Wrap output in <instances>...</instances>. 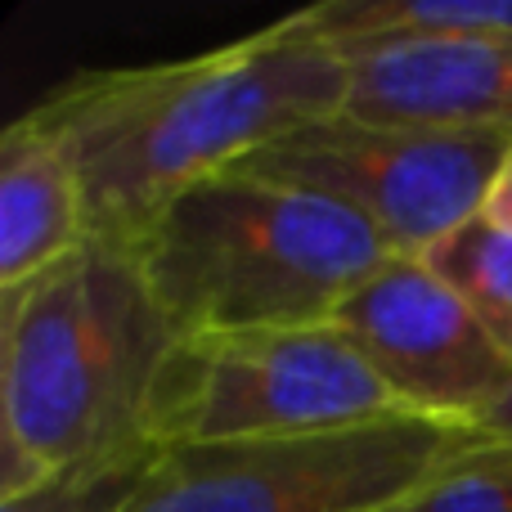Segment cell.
Wrapping results in <instances>:
<instances>
[{"mask_svg": "<svg viewBox=\"0 0 512 512\" xmlns=\"http://www.w3.org/2000/svg\"><path fill=\"white\" fill-rule=\"evenodd\" d=\"M508 153L512 131L378 126L333 113L270 140L221 176L328 198L369 221L391 252L423 256L481 216Z\"/></svg>", "mask_w": 512, "mask_h": 512, "instance_id": "6", "label": "cell"}, {"mask_svg": "<svg viewBox=\"0 0 512 512\" xmlns=\"http://www.w3.org/2000/svg\"><path fill=\"white\" fill-rule=\"evenodd\" d=\"M481 216H486L490 225H499V230H508V234H512V153L504 158V167H499L495 185H490Z\"/></svg>", "mask_w": 512, "mask_h": 512, "instance_id": "14", "label": "cell"}, {"mask_svg": "<svg viewBox=\"0 0 512 512\" xmlns=\"http://www.w3.org/2000/svg\"><path fill=\"white\" fill-rule=\"evenodd\" d=\"M279 23L292 36L333 45L337 54L512 41V0H324Z\"/></svg>", "mask_w": 512, "mask_h": 512, "instance_id": "10", "label": "cell"}, {"mask_svg": "<svg viewBox=\"0 0 512 512\" xmlns=\"http://www.w3.org/2000/svg\"><path fill=\"white\" fill-rule=\"evenodd\" d=\"M328 324L409 418L472 427L512 382V351L423 256H387Z\"/></svg>", "mask_w": 512, "mask_h": 512, "instance_id": "7", "label": "cell"}, {"mask_svg": "<svg viewBox=\"0 0 512 512\" xmlns=\"http://www.w3.org/2000/svg\"><path fill=\"white\" fill-rule=\"evenodd\" d=\"M162 459L158 441L126 445L113 454L68 463V468L41 477L32 490L0 499V512H122L149 481L153 463Z\"/></svg>", "mask_w": 512, "mask_h": 512, "instance_id": "12", "label": "cell"}, {"mask_svg": "<svg viewBox=\"0 0 512 512\" xmlns=\"http://www.w3.org/2000/svg\"><path fill=\"white\" fill-rule=\"evenodd\" d=\"M90 239L86 194L63 149L18 113L0 131V288L50 270Z\"/></svg>", "mask_w": 512, "mask_h": 512, "instance_id": "9", "label": "cell"}, {"mask_svg": "<svg viewBox=\"0 0 512 512\" xmlns=\"http://www.w3.org/2000/svg\"><path fill=\"white\" fill-rule=\"evenodd\" d=\"M346 95L333 45L270 23L194 59L72 72L27 113L77 171L90 234L135 239L171 198L342 113Z\"/></svg>", "mask_w": 512, "mask_h": 512, "instance_id": "1", "label": "cell"}, {"mask_svg": "<svg viewBox=\"0 0 512 512\" xmlns=\"http://www.w3.org/2000/svg\"><path fill=\"white\" fill-rule=\"evenodd\" d=\"M423 261L463 292L499 346L512 351V234L490 225L486 216H472L432 252H423Z\"/></svg>", "mask_w": 512, "mask_h": 512, "instance_id": "11", "label": "cell"}, {"mask_svg": "<svg viewBox=\"0 0 512 512\" xmlns=\"http://www.w3.org/2000/svg\"><path fill=\"white\" fill-rule=\"evenodd\" d=\"M472 432H481L486 441H512V382L504 387V396L472 423Z\"/></svg>", "mask_w": 512, "mask_h": 512, "instance_id": "15", "label": "cell"}, {"mask_svg": "<svg viewBox=\"0 0 512 512\" xmlns=\"http://www.w3.org/2000/svg\"><path fill=\"white\" fill-rule=\"evenodd\" d=\"M126 243L176 337L328 324L396 256L346 207L243 176L185 189Z\"/></svg>", "mask_w": 512, "mask_h": 512, "instance_id": "3", "label": "cell"}, {"mask_svg": "<svg viewBox=\"0 0 512 512\" xmlns=\"http://www.w3.org/2000/svg\"><path fill=\"white\" fill-rule=\"evenodd\" d=\"M387 512H512V441H477Z\"/></svg>", "mask_w": 512, "mask_h": 512, "instance_id": "13", "label": "cell"}, {"mask_svg": "<svg viewBox=\"0 0 512 512\" xmlns=\"http://www.w3.org/2000/svg\"><path fill=\"white\" fill-rule=\"evenodd\" d=\"M486 441L432 418H382L310 436L162 450L122 512H387Z\"/></svg>", "mask_w": 512, "mask_h": 512, "instance_id": "5", "label": "cell"}, {"mask_svg": "<svg viewBox=\"0 0 512 512\" xmlns=\"http://www.w3.org/2000/svg\"><path fill=\"white\" fill-rule=\"evenodd\" d=\"M409 418L333 324L180 337L149 391L144 432L162 445L265 441Z\"/></svg>", "mask_w": 512, "mask_h": 512, "instance_id": "4", "label": "cell"}, {"mask_svg": "<svg viewBox=\"0 0 512 512\" xmlns=\"http://www.w3.org/2000/svg\"><path fill=\"white\" fill-rule=\"evenodd\" d=\"M176 342L126 239L90 234L50 270L0 288V499L153 441L144 409Z\"/></svg>", "mask_w": 512, "mask_h": 512, "instance_id": "2", "label": "cell"}, {"mask_svg": "<svg viewBox=\"0 0 512 512\" xmlns=\"http://www.w3.org/2000/svg\"><path fill=\"white\" fill-rule=\"evenodd\" d=\"M342 59L351 68L342 113L360 122L512 131V41L400 45Z\"/></svg>", "mask_w": 512, "mask_h": 512, "instance_id": "8", "label": "cell"}]
</instances>
